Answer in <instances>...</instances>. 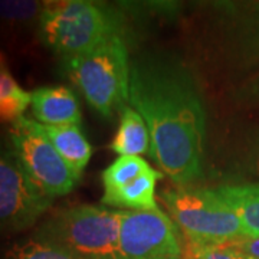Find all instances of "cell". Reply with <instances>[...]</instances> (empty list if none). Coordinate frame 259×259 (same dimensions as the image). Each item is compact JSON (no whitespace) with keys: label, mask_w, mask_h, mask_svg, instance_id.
Returning a JSON list of instances; mask_svg holds the SVG:
<instances>
[{"label":"cell","mask_w":259,"mask_h":259,"mask_svg":"<svg viewBox=\"0 0 259 259\" xmlns=\"http://www.w3.org/2000/svg\"><path fill=\"white\" fill-rule=\"evenodd\" d=\"M5 259H79L55 243L30 238L12 243L5 252Z\"/></svg>","instance_id":"cell-17"},{"label":"cell","mask_w":259,"mask_h":259,"mask_svg":"<svg viewBox=\"0 0 259 259\" xmlns=\"http://www.w3.org/2000/svg\"><path fill=\"white\" fill-rule=\"evenodd\" d=\"M214 192L239 218L245 238H259V182L223 185Z\"/></svg>","instance_id":"cell-13"},{"label":"cell","mask_w":259,"mask_h":259,"mask_svg":"<svg viewBox=\"0 0 259 259\" xmlns=\"http://www.w3.org/2000/svg\"><path fill=\"white\" fill-rule=\"evenodd\" d=\"M121 35V15L110 6L95 2H47L37 19L39 40L59 59L82 55Z\"/></svg>","instance_id":"cell-2"},{"label":"cell","mask_w":259,"mask_h":259,"mask_svg":"<svg viewBox=\"0 0 259 259\" xmlns=\"http://www.w3.org/2000/svg\"><path fill=\"white\" fill-rule=\"evenodd\" d=\"M235 166L246 175L259 177V130L243 141Z\"/></svg>","instance_id":"cell-20"},{"label":"cell","mask_w":259,"mask_h":259,"mask_svg":"<svg viewBox=\"0 0 259 259\" xmlns=\"http://www.w3.org/2000/svg\"><path fill=\"white\" fill-rule=\"evenodd\" d=\"M186 259H253L228 243H194L187 242Z\"/></svg>","instance_id":"cell-18"},{"label":"cell","mask_w":259,"mask_h":259,"mask_svg":"<svg viewBox=\"0 0 259 259\" xmlns=\"http://www.w3.org/2000/svg\"><path fill=\"white\" fill-rule=\"evenodd\" d=\"M5 137L30 180L49 197L71 193L79 183L81 176L59 156L37 121L22 117L12 124Z\"/></svg>","instance_id":"cell-6"},{"label":"cell","mask_w":259,"mask_h":259,"mask_svg":"<svg viewBox=\"0 0 259 259\" xmlns=\"http://www.w3.org/2000/svg\"><path fill=\"white\" fill-rule=\"evenodd\" d=\"M3 68H8V59H6V55L0 51V69Z\"/></svg>","instance_id":"cell-23"},{"label":"cell","mask_w":259,"mask_h":259,"mask_svg":"<svg viewBox=\"0 0 259 259\" xmlns=\"http://www.w3.org/2000/svg\"><path fill=\"white\" fill-rule=\"evenodd\" d=\"M151 139L147 124L134 108L127 105L120 112V125L115 137L112 139L110 148L115 154L140 157L150 154Z\"/></svg>","instance_id":"cell-14"},{"label":"cell","mask_w":259,"mask_h":259,"mask_svg":"<svg viewBox=\"0 0 259 259\" xmlns=\"http://www.w3.org/2000/svg\"><path fill=\"white\" fill-rule=\"evenodd\" d=\"M182 259H183V258H182Z\"/></svg>","instance_id":"cell-24"},{"label":"cell","mask_w":259,"mask_h":259,"mask_svg":"<svg viewBox=\"0 0 259 259\" xmlns=\"http://www.w3.org/2000/svg\"><path fill=\"white\" fill-rule=\"evenodd\" d=\"M225 18V44L235 61L245 66L259 64V2L221 3Z\"/></svg>","instance_id":"cell-9"},{"label":"cell","mask_w":259,"mask_h":259,"mask_svg":"<svg viewBox=\"0 0 259 259\" xmlns=\"http://www.w3.org/2000/svg\"><path fill=\"white\" fill-rule=\"evenodd\" d=\"M121 214L105 206L76 204L48 216L32 236L55 243L79 259H118Z\"/></svg>","instance_id":"cell-4"},{"label":"cell","mask_w":259,"mask_h":259,"mask_svg":"<svg viewBox=\"0 0 259 259\" xmlns=\"http://www.w3.org/2000/svg\"><path fill=\"white\" fill-rule=\"evenodd\" d=\"M54 199L26 175L6 137L0 139V233L26 231L51 209Z\"/></svg>","instance_id":"cell-7"},{"label":"cell","mask_w":259,"mask_h":259,"mask_svg":"<svg viewBox=\"0 0 259 259\" xmlns=\"http://www.w3.org/2000/svg\"><path fill=\"white\" fill-rule=\"evenodd\" d=\"M30 111L42 125H79L82 115L72 90L44 85L30 93Z\"/></svg>","instance_id":"cell-10"},{"label":"cell","mask_w":259,"mask_h":259,"mask_svg":"<svg viewBox=\"0 0 259 259\" xmlns=\"http://www.w3.org/2000/svg\"><path fill=\"white\" fill-rule=\"evenodd\" d=\"M161 177L163 173L151 167L128 185L104 192L101 197L102 206L131 209L136 212L156 210L158 209L156 202V186Z\"/></svg>","instance_id":"cell-11"},{"label":"cell","mask_w":259,"mask_h":259,"mask_svg":"<svg viewBox=\"0 0 259 259\" xmlns=\"http://www.w3.org/2000/svg\"><path fill=\"white\" fill-rule=\"evenodd\" d=\"M231 243L242 252H245L250 258L259 259V238H241Z\"/></svg>","instance_id":"cell-21"},{"label":"cell","mask_w":259,"mask_h":259,"mask_svg":"<svg viewBox=\"0 0 259 259\" xmlns=\"http://www.w3.org/2000/svg\"><path fill=\"white\" fill-rule=\"evenodd\" d=\"M118 259H182L177 229L160 209L121 214Z\"/></svg>","instance_id":"cell-8"},{"label":"cell","mask_w":259,"mask_h":259,"mask_svg":"<svg viewBox=\"0 0 259 259\" xmlns=\"http://www.w3.org/2000/svg\"><path fill=\"white\" fill-rule=\"evenodd\" d=\"M61 74L81 91L85 101L105 118L128 102L130 56L124 36H115L82 55L59 59Z\"/></svg>","instance_id":"cell-3"},{"label":"cell","mask_w":259,"mask_h":259,"mask_svg":"<svg viewBox=\"0 0 259 259\" xmlns=\"http://www.w3.org/2000/svg\"><path fill=\"white\" fill-rule=\"evenodd\" d=\"M42 133L52 143L59 156L78 176H82L93 156V148L79 125H42Z\"/></svg>","instance_id":"cell-12"},{"label":"cell","mask_w":259,"mask_h":259,"mask_svg":"<svg viewBox=\"0 0 259 259\" xmlns=\"http://www.w3.org/2000/svg\"><path fill=\"white\" fill-rule=\"evenodd\" d=\"M130 107L147 124L150 157L179 187L203 175L206 110L200 88L183 62L160 54L130 65Z\"/></svg>","instance_id":"cell-1"},{"label":"cell","mask_w":259,"mask_h":259,"mask_svg":"<svg viewBox=\"0 0 259 259\" xmlns=\"http://www.w3.org/2000/svg\"><path fill=\"white\" fill-rule=\"evenodd\" d=\"M47 2L35 0H0V19L8 22H29L39 19Z\"/></svg>","instance_id":"cell-19"},{"label":"cell","mask_w":259,"mask_h":259,"mask_svg":"<svg viewBox=\"0 0 259 259\" xmlns=\"http://www.w3.org/2000/svg\"><path fill=\"white\" fill-rule=\"evenodd\" d=\"M29 105L30 93L19 85L8 68L0 69V122H16Z\"/></svg>","instance_id":"cell-15"},{"label":"cell","mask_w":259,"mask_h":259,"mask_svg":"<svg viewBox=\"0 0 259 259\" xmlns=\"http://www.w3.org/2000/svg\"><path fill=\"white\" fill-rule=\"evenodd\" d=\"M148 168H151V166L143 157L121 156L101 173L104 192L128 185L146 173Z\"/></svg>","instance_id":"cell-16"},{"label":"cell","mask_w":259,"mask_h":259,"mask_svg":"<svg viewBox=\"0 0 259 259\" xmlns=\"http://www.w3.org/2000/svg\"><path fill=\"white\" fill-rule=\"evenodd\" d=\"M185 259H186V258H185Z\"/></svg>","instance_id":"cell-25"},{"label":"cell","mask_w":259,"mask_h":259,"mask_svg":"<svg viewBox=\"0 0 259 259\" xmlns=\"http://www.w3.org/2000/svg\"><path fill=\"white\" fill-rule=\"evenodd\" d=\"M161 200L189 242L228 243L245 238L239 218L214 189H171L161 193Z\"/></svg>","instance_id":"cell-5"},{"label":"cell","mask_w":259,"mask_h":259,"mask_svg":"<svg viewBox=\"0 0 259 259\" xmlns=\"http://www.w3.org/2000/svg\"><path fill=\"white\" fill-rule=\"evenodd\" d=\"M239 97L245 98V100H249V101L259 102V76L253 78L245 87H242Z\"/></svg>","instance_id":"cell-22"}]
</instances>
